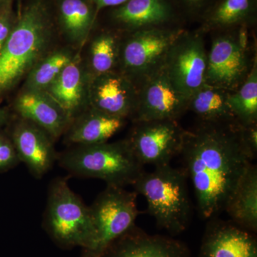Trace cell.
Here are the masks:
<instances>
[{
    "mask_svg": "<svg viewBox=\"0 0 257 257\" xmlns=\"http://www.w3.org/2000/svg\"><path fill=\"white\" fill-rule=\"evenodd\" d=\"M184 31L172 27L127 32L120 42L118 70L138 86L164 65L170 47Z\"/></svg>",
    "mask_w": 257,
    "mask_h": 257,
    "instance_id": "obj_7",
    "label": "cell"
},
{
    "mask_svg": "<svg viewBox=\"0 0 257 257\" xmlns=\"http://www.w3.org/2000/svg\"><path fill=\"white\" fill-rule=\"evenodd\" d=\"M10 115L9 111L0 108V130L9 123Z\"/></svg>",
    "mask_w": 257,
    "mask_h": 257,
    "instance_id": "obj_32",
    "label": "cell"
},
{
    "mask_svg": "<svg viewBox=\"0 0 257 257\" xmlns=\"http://www.w3.org/2000/svg\"><path fill=\"white\" fill-rule=\"evenodd\" d=\"M43 225L62 247L82 246L86 253L94 250L95 232L89 207L70 189L67 178L57 177L51 182Z\"/></svg>",
    "mask_w": 257,
    "mask_h": 257,
    "instance_id": "obj_5",
    "label": "cell"
},
{
    "mask_svg": "<svg viewBox=\"0 0 257 257\" xmlns=\"http://www.w3.org/2000/svg\"><path fill=\"white\" fill-rule=\"evenodd\" d=\"M74 55L67 49L48 52L29 72L23 89L45 92L64 67L73 60Z\"/></svg>",
    "mask_w": 257,
    "mask_h": 257,
    "instance_id": "obj_25",
    "label": "cell"
},
{
    "mask_svg": "<svg viewBox=\"0 0 257 257\" xmlns=\"http://www.w3.org/2000/svg\"><path fill=\"white\" fill-rule=\"evenodd\" d=\"M11 4V0H0V8Z\"/></svg>",
    "mask_w": 257,
    "mask_h": 257,
    "instance_id": "obj_33",
    "label": "cell"
},
{
    "mask_svg": "<svg viewBox=\"0 0 257 257\" xmlns=\"http://www.w3.org/2000/svg\"><path fill=\"white\" fill-rule=\"evenodd\" d=\"M185 131L177 120L137 121L126 139L142 165L157 167L180 155Z\"/></svg>",
    "mask_w": 257,
    "mask_h": 257,
    "instance_id": "obj_9",
    "label": "cell"
},
{
    "mask_svg": "<svg viewBox=\"0 0 257 257\" xmlns=\"http://www.w3.org/2000/svg\"><path fill=\"white\" fill-rule=\"evenodd\" d=\"M201 257H257V242L247 230L211 219L200 248Z\"/></svg>",
    "mask_w": 257,
    "mask_h": 257,
    "instance_id": "obj_17",
    "label": "cell"
},
{
    "mask_svg": "<svg viewBox=\"0 0 257 257\" xmlns=\"http://www.w3.org/2000/svg\"><path fill=\"white\" fill-rule=\"evenodd\" d=\"M248 27L215 32L207 52L206 84L231 92L236 90L249 74L253 62L250 58Z\"/></svg>",
    "mask_w": 257,
    "mask_h": 257,
    "instance_id": "obj_6",
    "label": "cell"
},
{
    "mask_svg": "<svg viewBox=\"0 0 257 257\" xmlns=\"http://www.w3.org/2000/svg\"><path fill=\"white\" fill-rule=\"evenodd\" d=\"M229 92L205 84L188 100V110L192 111L202 122L224 123L236 121L228 104Z\"/></svg>",
    "mask_w": 257,
    "mask_h": 257,
    "instance_id": "obj_23",
    "label": "cell"
},
{
    "mask_svg": "<svg viewBox=\"0 0 257 257\" xmlns=\"http://www.w3.org/2000/svg\"><path fill=\"white\" fill-rule=\"evenodd\" d=\"M121 37L116 32L104 31L92 39L86 65L92 76L116 70L119 65Z\"/></svg>",
    "mask_w": 257,
    "mask_h": 257,
    "instance_id": "obj_24",
    "label": "cell"
},
{
    "mask_svg": "<svg viewBox=\"0 0 257 257\" xmlns=\"http://www.w3.org/2000/svg\"><path fill=\"white\" fill-rule=\"evenodd\" d=\"M138 86L119 70L91 76L89 107L104 114L133 119L138 103Z\"/></svg>",
    "mask_w": 257,
    "mask_h": 257,
    "instance_id": "obj_12",
    "label": "cell"
},
{
    "mask_svg": "<svg viewBox=\"0 0 257 257\" xmlns=\"http://www.w3.org/2000/svg\"><path fill=\"white\" fill-rule=\"evenodd\" d=\"M257 0H215L204 13L203 31L219 32L248 27L256 22Z\"/></svg>",
    "mask_w": 257,
    "mask_h": 257,
    "instance_id": "obj_21",
    "label": "cell"
},
{
    "mask_svg": "<svg viewBox=\"0 0 257 257\" xmlns=\"http://www.w3.org/2000/svg\"><path fill=\"white\" fill-rule=\"evenodd\" d=\"M244 138L250 150L256 156L257 153V124L251 126H243Z\"/></svg>",
    "mask_w": 257,
    "mask_h": 257,
    "instance_id": "obj_30",
    "label": "cell"
},
{
    "mask_svg": "<svg viewBox=\"0 0 257 257\" xmlns=\"http://www.w3.org/2000/svg\"><path fill=\"white\" fill-rule=\"evenodd\" d=\"M125 121L89 107L72 120L64 136L72 145L106 143L124 126Z\"/></svg>",
    "mask_w": 257,
    "mask_h": 257,
    "instance_id": "obj_19",
    "label": "cell"
},
{
    "mask_svg": "<svg viewBox=\"0 0 257 257\" xmlns=\"http://www.w3.org/2000/svg\"><path fill=\"white\" fill-rule=\"evenodd\" d=\"M207 64L200 34L185 30L170 47L163 67L174 86L189 99L206 84Z\"/></svg>",
    "mask_w": 257,
    "mask_h": 257,
    "instance_id": "obj_10",
    "label": "cell"
},
{
    "mask_svg": "<svg viewBox=\"0 0 257 257\" xmlns=\"http://www.w3.org/2000/svg\"><path fill=\"white\" fill-rule=\"evenodd\" d=\"M18 117L40 126L54 140L64 135L72 120L46 92L23 89L13 105Z\"/></svg>",
    "mask_w": 257,
    "mask_h": 257,
    "instance_id": "obj_18",
    "label": "cell"
},
{
    "mask_svg": "<svg viewBox=\"0 0 257 257\" xmlns=\"http://www.w3.org/2000/svg\"><path fill=\"white\" fill-rule=\"evenodd\" d=\"M15 23L11 4L0 8V52L11 35Z\"/></svg>",
    "mask_w": 257,
    "mask_h": 257,
    "instance_id": "obj_29",
    "label": "cell"
},
{
    "mask_svg": "<svg viewBox=\"0 0 257 257\" xmlns=\"http://www.w3.org/2000/svg\"><path fill=\"white\" fill-rule=\"evenodd\" d=\"M228 104L236 121L241 126L257 124V63L252 67L241 85L229 93Z\"/></svg>",
    "mask_w": 257,
    "mask_h": 257,
    "instance_id": "obj_26",
    "label": "cell"
},
{
    "mask_svg": "<svg viewBox=\"0 0 257 257\" xmlns=\"http://www.w3.org/2000/svg\"><path fill=\"white\" fill-rule=\"evenodd\" d=\"M61 28L71 43L84 45L96 18L91 0H62L59 5Z\"/></svg>",
    "mask_w": 257,
    "mask_h": 257,
    "instance_id": "obj_22",
    "label": "cell"
},
{
    "mask_svg": "<svg viewBox=\"0 0 257 257\" xmlns=\"http://www.w3.org/2000/svg\"><path fill=\"white\" fill-rule=\"evenodd\" d=\"M91 1L94 5L96 15L97 16L98 13L101 10L106 8H117L125 4L128 0H91Z\"/></svg>",
    "mask_w": 257,
    "mask_h": 257,
    "instance_id": "obj_31",
    "label": "cell"
},
{
    "mask_svg": "<svg viewBox=\"0 0 257 257\" xmlns=\"http://www.w3.org/2000/svg\"><path fill=\"white\" fill-rule=\"evenodd\" d=\"M224 211L235 224L250 232L257 231V167L251 164L230 194Z\"/></svg>",
    "mask_w": 257,
    "mask_h": 257,
    "instance_id": "obj_20",
    "label": "cell"
},
{
    "mask_svg": "<svg viewBox=\"0 0 257 257\" xmlns=\"http://www.w3.org/2000/svg\"><path fill=\"white\" fill-rule=\"evenodd\" d=\"M137 197L135 191L110 185H106L96 197L89 207L95 232V246L85 256L97 254L113 240L136 226L135 221L140 214Z\"/></svg>",
    "mask_w": 257,
    "mask_h": 257,
    "instance_id": "obj_8",
    "label": "cell"
},
{
    "mask_svg": "<svg viewBox=\"0 0 257 257\" xmlns=\"http://www.w3.org/2000/svg\"><path fill=\"white\" fill-rule=\"evenodd\" d=\"M16 150L9 134L0 130V173L14 168L20 163Z\"/></svg>",
    "mask_w": 257,
    "mask_h": 257,
    "instance_id": "obj_27",
    "label": "cell"
},
{
    "mask_svg": "<svg viewBox=\"0 0 257 257\" xmlns=\"http://www.w3.org/2000/svg\"><path fill=\"white\" fill-rule=\"evenodd\" d=\"M190 251L182 241L161 235L147 234L134 226L116 238L97 254L84 257H189Z\"/></svg>",
    "mask_w": 257,
    "mask_h": 257,
    "instance_id": "obj_14",
    "label": "cell"
},
{
    "mask_svg": "<svg viewBox=\"0 0 257 257\" xmlns=\"http://www.w3.org/2000/svg\"><path fill=\"white\" fill-rule=\"evenodd\" d=\"M180 155L204 219H214L224 211L240 177L256 157L237 121L202 122L185 131Z\"/></svg>",
    "mask_w": 257,
    "mask_h": 257,
    "instance_id": "obj_1",
    "label": "cell"
},
{
    "mask_svg": "<svg viewBox=\"0 0 257 257\" xmlns=\"http://www.w3.org/2000/svg\"><path fill=\"white\" fill-rule=\"evenodd\" d=\"M57 162L70 175L101 179L106 185L119 187L133 186L145 171L126 139L75 145L58 154Z\"/></svg>",
    "mask_w": 257,
    "mask_h": 257,
    "instance_id": "obj_3",
    "label": "cell"
},
{
    "mask_svg": "<svg viewBox=\"0 0 257 257\" xmlns=\"http://www.w3.org/2000/svg\"><path fill=\"white\" fill-rule=\"evenodd\" d=\"M187 175L183 169L171 165L143 173L134 183L135 192L146 199L147 212L160 228L172 234L182 233L190 221L192 206Z\"/></svg>",
    "mask_w": 257,
    "mask_h": 257,
    "instance_id": "obj_4",
    "label": "cell"
},
{
    "mask_svg": "<svg viewBox=\"0 0 257 257\" xmlns=\"http://www.w3.org/2000/svg\"><path fill=\"white\" fill-rule=\"evenodd\" d=\"M20 162L35 178L40 179L57 162L58 154L50 135L28 120L18 117L9 133Z\"/></svg>",
    "mask_w": 257,
    "mask_h": 257,
    "instance_id": "obj_13",
    "label": "cell"
},
{
    "mask_svg": "<svg viewBox=\"0 0 257 257\" xmlns=\"http://www.w3.org/2000/svg\"><path fill=\"white\" fill-rule=\"evenodd\" d=\"M183 16L175 0H128L111 14L113 23L126 32L178 27Z\"/></svg>",
    "mask_w": 257,
    "mask_h": 257,
    "instance_id": "obj_15",
    "label": "cell"
},
{
    "mask_svg": "<svg viewBox=\"0 0 257 257\" xmlns=\"http://www.w3.org/2000/svg\"><path fill=\"white\" fill-rule=\"evenodd\" d=\"M53 40L47 6L42 0L29 3L16 20L0 52V95L16 87L32 67L48 53Z\"/></svg>",
    "mask_w": 257,
    "mask_h": 257,
    "instance_id": "obj_2",
    "label": "cell"
},
{
    "mask_svg": "<svg viewBox=\"0 0 257 257\" xmlns=\"http://www.w3.org/2000/svg\"><path fill=\"white\" fill-rule=\"evenodd\" d=\"M182 15L200 20L215 0H175Z\"/></svg>",
    "mask_w": 257,
    "mask_h": 257,
    "instance_id": "obj_28",
    "label": "cell"
},
{
    "mask_svg": "<svg viewBox=\"0 0 257 257\" xmlns=\"http://www.w3.org/2000/svg\"><path fill=\"white\" fill-rule=\"evenodd\" d=\"M138 89L134 122L177 120L188 110V98L174 86L163 66L139 83Z\"/></svg>",
    "mask_w": 257,
    "mask_h": 257,
    "instance_id": "obj_11",
    "label": "cell"
},
{
    "mask_svg": "<svg viewBox=\"0 0 257 257\" xmlns=\"http://www.w3.org/2000/svg\"><path fill=\"white\" fill-rule=\"evenodd\" d=\"M91 76L85 62L81 55L77 54L45 92L72 121L89 108Z\"/></svg>",
    "mask_w": 257,
    "mask_h": 257,
    "instance_id": "obj_16",
    "label": "cell"
}]
</instances>
